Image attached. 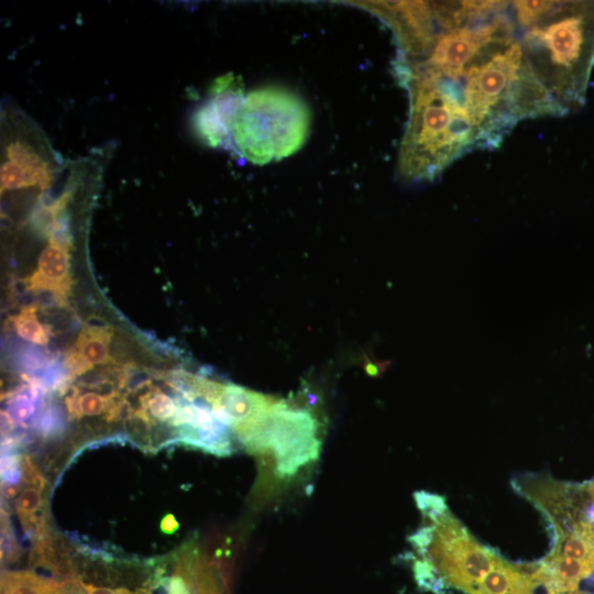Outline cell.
I'll use <instances>...</instances> for the list:
<instances>
[{"instance_id":"9","label":"cell","mask_w":594,"mask_h":594,"mask_svg":"<svg viewBox=\"0 0 594 594\" xmlns=\"http://www.w3.org/2000/svg\"><path fill=\"white\" fill-rule=\"evenodd\" d=\"M66 580L45 579L29 571L6 572L1 594H62Z\"/></svg>"},{"instance_id":"18","label":"cell","mask_w":594,"mask_h":594,"mask_svg":"<svg viewBox=\"0 0 594 594\" xmlns=\"http://www.w3.org/2000/svg\"><path fill=\"white\" fill-rule=\"evenodd\" d=\"M414 497L425 520L428 522H433L450 512L446 498L441 495L421 491L416 492Z\"/></svg>"},{"instance_id":"20","label":"cell","mask_w":594,"mask_h":594,"mask_svg":"<svg viewBox=\"0 0 594 594\" xmlns=\"http://www.w3.org/2000/svg\"><path fill=\"white\" fill-rule=\"evenodd\" d=\"M66 364L72 374L75 375L81 374L82 372L89 370L91 366L78 352L77 349L68 353L66 358Z\"/></svg>"},{"instance_id":"16","label":"cell","mask_w":594,"mask_h":594,"mask_svg":"<svg viewBox=\"0 0 594 594\" xmlns=\"http://www.w3.org/2000/svg\"><path fill=\"white\" fill-rule=\"evenodd\" d=\"M69 414L79 417L81 415L92 417L110 410V397H103L97 393L88 392L79 396L67 398Z\"/></svg>"},{"instance_id":"15","label":"cell","mask_w":594,"mask_h":594,"mask_svg":"<svg viewBox=\"0 0 594 594\" xmlns=\"http://www.w3.org/2000/svg\"><path fill=\"white\" fill-rule=\"evenodd\" d=\"M413 569L415 580L420 588L435 594H449L451 586L428 560L417 559Z\"/></svg>"},{"instance_id":"21","label":"cell","mask_w":594,"mask_h":594,"mask_svg":"<svg viewBox=\"0 0 594 594\" xmlns=\"http://www.w3.org/2000/svg\"><path fill=\"white\" fill-rule=\"evenodd\" d=\"M21 487L22 485L20 482L4 483V485H2V494L6 499L18 498L22 491Z\"/></svg>"},{"instance_id":"10","label":"cell","mask_w":594,"mask_h":594,"mask_svg":"<svg viewBox=\"0 0 594 594\" xmlns=\"http://www.w3.org/2000/svg\"><path fill=\"white\" fill-rule=\"evenodd\" d=\"M524 578L518 564H513L502 557L494 569L483 579L473 594H516Z\"/></svg>"},{"instance_id":"12","label":"cell","mask_w":594,"mask_h":594,"mask_svg":"<svg viewBox=\"0 0 594 594\" xmlns=\"http://www.w3.org/2000/svg\"><path fill=\"white\" fill-rule=\"evenodd\" d=\"M108 332L95 329L81 332L76 343V349L90 365L108 361Z\"/></svg>"},{"instance_id":"6","label":"cell","mask_w":594,"mask_h":594,"mask_svg":"<svg viewBox=\"0 0 594 594\" xmlns=\"http://www.w3.org/2000/svg\"><path fill=\"white\" fill-rule=\"evenodd\" d=\"M244 98L240 77L229 74L217 78L191 116V130L198 140L210 147L232 145L231 127Z\"/></svg>"},{"instance_id":"22","label":"cell","mask_w":594,"mask_h":594,"mask_svg":"<svg viewBox=\"0 0 594 594\" xmlns=\"http://www.w3.org/2000/svg\"><path fill=\"white\" fill-rule=\"evenodd\" d=\"M161 528L166 534H172L178 528V524L172 515H167L161 522Z\"/></svg>"},{"instance_id":"5","label":"cell","mask_w":594,"mask_h":594,"mask_svg":"<svg viewBox=\"0 0 594 594\" xmlns=\"http://www.w3.org/2000/svg\"><path fill=\"white\" fill-rule=\"evenodd\" d=\"M513 488L541 510L551 527L552 546L576 531L584 520L585 490L564 484L544 473H525L513 477ZM592 498V497H591Z\"/></svg>"},{"instance_id":"23","label":"cell","mask_w":594,"mask_h":594,"mask_svg":"<svg viewBox=\"0 0 594 594\" xmlns=\"http://www.w3.org/2000/svg\"><path fill=\"white\" fill-rule=\"evenodd\" d=\"M588 491H590V494L592 495V497L594 498V482H592V483L588 485Z\"/></svg>"},{"instance_id":"14","label":"cell","mask_w":594,"mask_h":594,"mask_svg":"<svg viewBox=\"0 0 594 594\" xmlns=\"http://www.w3.org/2000/svg\"><path fill=\"white\" fill-rule=\"evenodd\" d=\"M42 488L35 486L24 487L15 501L16 513L25 528L40 530L42 522L36 519V513L42 506Z\"/></svg>"},{"instance_id":"7","label":"cell","mask_w":594,"mask_h":594,"mask_svg":"<svg viewBox=\"0 0 594 594\" xmlns=\"http://www.w3.org/2000/svg\"><path fill=\"white\" fill-rule=\"evenodd\" d=\"M68 249L50 242L38 258V271L31 278L33 287L66 292L68 288Z\"/></svg>"},{"instance_id":"13","label":"cell","mask_w":594,"mask_h":594,"mask_svg":"<svg viewBox=\"0 0 594 594\" xmlns=\"http://www.w3.org/2000/svg\"><path fill=\"white\" fill-rule=\"evenodd\" d=\"M138 413H148L155 420L169 421L174 426L178 413V400L172 399L161 391H154L141 397V408Z\"/></svg>"},{"instance_id":"17","label":"cell","mask_w":594,"mask_h":594,"mask_svg":"<svg viewBox=\"0 0 594 594\" xmlns=\"http://www.w3.org/2000/svg\"><path fill=\"white\" fill-rule=\"evenodd\" d=\"M13 324L18 334L24 340L36 344H45L48 340L46 331L32 309L23 310L19 316L14 317Z\"/></svg>"},{"instance_id":"4","label":"cell","mask_w":594,"mask_h":594,"mask_svg":"<svg viewBox=\"0 0 594 594\" xmlns=\"http://www.w3.org/2000/svg\"><path fill=\"white\" fill-rule=\"evenodd\" d=\"M430 524L433 537L421 559L428 560L451 587L473 594L501 556L481 544L450 512Z\"/></svg>"},{"instance_id":"1","label":"cell","mask_w":594,"mask_h":594,"mask_svg":"<svg viewBox=\"0 0 594 594\" xmlns=\"http://www.w3.org/2000/svg\"><path fill=\"white\" fill-rule=\"evenodd\" d=\"M520 24L532 70L560 114L580 106L594 65V1H541Z\"/></svg>"},{"instance_id":"11","label":"cell","mask_w":594,"mask_h":594,"mask_svg":"<svg viewBox=\"0 0 594 594\" xmlns=\"http://www.w3.org/2000/svg\"><path fill=\"white\" fill-rule=\"evenodd\" d=\"M549 556H564L594 565V528L583 521L576 531L559 539Z\"/></svg>"},{"instance_id":"3","label":"cell","mask_w":594,"mask_h":594,"mask_svg":"<svg viewBox=\"0 0 594 594\" xmlns=\"http://www.w3.org/2000/svg\"><path fill=\"white\" fill-rule=\"evenodd\" d=\"M243 446L252 453L271 454L279 476L294 475L319 453L318 422L311 411L274 397Z\"/></svg>"},{"instance_id":"2","label":"cell","mask_w":594,"mask_h":594,"mask_svg":"<svg viewBox=\"0 0 594 594\" xmlns=\"http://www.w3.org/2000/svg\"><path fill=\"white\" fill-rule=\"evenodd\" d=\"M309 124V110L297 95L265 87L245 96L231 127V143L246 161L263 165L297 152Z\"/></svg>"},{"instance_id":"8","label":"cell","mask_w":594,"mask_h":594,"mask_svg":"<svg viewBox=\"0 0 594 594\" xmlns=\"http://www.w3.org/2000/svg\"><path fill=\"white\" fill-rule=\"evenodd\" d=\"M551 585L557 594H570L581 580L594 571V565L564 556H549L543 559Z\"/></svg>"},{"instance_id":"19","label":"cell","mask_w":594,"mask_h":594,"mask_svg":"<svg viewBox=\"0 0 594 594\" xmlns=\"http://www.w3.org/2000/svg\"><path fill=\"white\" fill-rule=\"evenodd\" d=\"M9 416L19 424L29 422L35 411L34 397L29 392H19L8 406Z\"/></svg>"}]
</instances>
